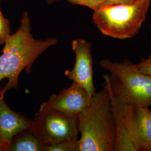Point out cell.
<instances>
[{"label":"cell","mask_w":151,"mask_h":151,"mask_svg":"<svg viewBox=\"0 0 151 151\" xmlns=\"http://www.w3.org/2000/svg\"><path fill=\"white\" fill-rule=\"evenodd\" d=\"M31 29L30 14L25 11L20 19L17 30L11 34L4 44L0 55V81L7 78L8 82L0 90L2 96L9 90L17 88L19 76L22 70L30 73L32 65L38 57L58 43L57 39L55 38L35 39Z\"/></svg>","instance_id":"1"},{"label":"cell","mask_w":151,"mask_h":151,"mask_svg":"<svg viewBox=\"0 0 151 151\" xmlns=\"http://www.w3.org/2000/svg\"><path fill=\"white\" fill-rule=\"evenodd\" d=\"M79 151H115L116 128L107 90L95 92L78 116Z\"/></svg>","instance_id":"2"},{"label":"cell","mask_w":151,"mask_h":151,"mask_svg":"<svg viewBox=\"0 0 151 151\" xmlns=\"http://www.w3.org/2000/svg\"><path fill=\"white\" fill-rule=\"evenodd\" d=\"M100 66L109 73L103 76V87L116 100L135 107L151 106V75L139 70L128 59L122 62L104 58Z\"/></svg>","instance_id":"3"},{"label":"cell","mask_w":151,"mask_h":151,"mask_svg":"<svg viewBox=\"0 0 151 151\" xmlns=\"http://www.w3.org/2000/svg\"><path fill=\"white\" fill-rule=\"evenodd\" d=\"M151 0L101 7L93 11L92 22L103 35L117 39L133 38L147 20Z\"/></svg>","instance_id":"4"},{"label":"cell","mask_w":151,"mask_h":151,"mask_svg":"<svg viewBox=\"0 0 151 151\" xmlns=\"http://www.w3.org/2000/svg\"><path fill=\"white\" fill-rule=\"evenodd\" d=\"M32 129L44 146L78 139V116L40 110L32 120Z\"/></svg>","instance_id":"5"},{"label":"cell","mask_w":151,"mask_h":151,"mask_svg":"<svg viewBox=\"0 0 151 151\" xmlns=\"http://www.w3.org/2000/svg\"><path fill=\"white\" fill-rule=\"evenodd\" d=\"M109 95L116 128L115 151H139L136 133V107L121 103Z\"/></svg>","instance_id":"6"},{"label":"cell","mask_w":151,"mask_h":151,"mask_svg":"<svg viewBox=\"0 0 151 151\" xmlns=\"http://www.w3.org/2000/svg\"><path fill=\"white\" fill-rule=\"evenodd\" d=\"M92 48V44L85 39L73 40L72 49L75 54V63L72 70L65 72V75L83 87L91 98L96 92L93 78Z\"/></svg>","instance_id":"7"},{"label":"cell","mask_w":151,"mask_h":151,"mask_svg":"<svg viewBox=\"0 0 151 151\" xmlns=\"http://www.w3.org/2000/svg\"><path fill=\"white\" fill-rule=\"evenodd\" d=\"M91 97L82 87L73 82L70 86L52 94L40 105V110L57 111L78 116L87 107Z\"/></svg>","instance_id":"8"},{"label":"cell","mask_w":151,"mask_h":151,"mask_svg":"<svg viewBox=\"0 0 151 151\" xmlns=\"http://www.w3.org/2000/svg\"><path fill=\"white\" fill-rule=\"evenodd\" d=\"M4 97L0 93V151H6L13 138L22 130L31 128L32 124L27 116L12 110Z\"/></svg>","instance_id":"9"},{"label":"cell","mask_w":151,"mask_h":151,"mask_svg":"<svg viewBox=\"0 0 151 151\" xmlns=\"http://www.w3.org/2000/svg\"><path fill=\"white\" fill-rule=\"evenodd\" d=\"M44 145L32 128L24 130L13 138L6 151H43Z\"/></svg>","instance_id":"10"},{"label":"cell","mask_w":151,"mask_h":151,"mask_svg":"<svg viewBox=\"0 0 151 151\" xmlns=\"http://www.w3.org/2000/svg\"><path fill=\"white\" fill-rule=\"evenodd\" d=\"M136 133L139 151L151 143V110L150 108L136 107Z\"/></svg>","instance_id":"11"},{"label":"cell","mask_w":151,"mask_h":151,"mask_svg":"<svg viewBox=\"0 0 151 151\" xmlns=\"http://www.w3.org/2000/svg\"><path fill=\"white\" fill-rule=\"evenodd\" d=\"M74 5L84 6L92 11L108 6L132 2L135 0H65Z\"/></svg>","instance_id":"12"},{"label":"cell","mask_w":151,"mask_h":151,"mask_svg":"<svg viewBox=\"0 0 151 151\" xmlns=\"http://www.w3.org/2000/svg\"><path fill=\"white\" fill-rule=\"evenodd\" d=\"M43 151H79L78 140L44 146Z\"/></svg>","instance_id":"13"},{"label":"cell","mask_w":151,"mask_h":151,"mask_svg":"<svg viewBox=\"0 0 151 151\" xmlns=\"http://www.w3.org/2000/svg\"><path fill=\"white\" fill-rule=\"evenodd\" d=\"M11 34V27L9 20L4 16L0 6V45L5 43L7 38Z\"/></svg>","instance_id":"14"},{"label":"cell","mask_w":151,"mask_h":151,"mask_svg":"<svg viewBox=\"0 0 151 151\" xmlns=\"http://www.w3.org/2000/svg\"><path fill=\"white\" fill-rule=\"evenodd\" d=\"M139 70L151 75V57L142 58L138 64H136Z\"/></svg>","instance_id":"15"},{"label":"cell","mask_w":151,"mask_h":151,"mask_svg":"<svg viewBox=\"0 0 151 151\" xmlns=\"http://www.w3.org/2000/svg\"><path fill=\"white\" fill-rule=\"evenodd\" d=\"M140 151H151V143L142 147Z\"/></svg>","instance_id":"16"},{"label":"cell","mask_w":151,"mask_h":151,"mask_svg":"<svg viewBox=\"0 0 151 151\" xmlns=\"http://www.w3.org/2000/svg\"><path fill=\"white\" fill-rule=\"evenodd\" d=\"M60 1H62V0H46V2L47 3L48 5H53L56 2H58Z\"/></svg>","instance_id":"17"},{"label":"cell","mask_w":151,"mask_h":151,"mask_svg":"<svg viewBox=\"0 0 151 151\" xmlns=\"http://www.w3.org/2000/svg\"><path fill=\"white\" fill-rule=\"evenodd\" d=\"M148 57H151V52H150V53L149 54V55H148Z\"/></svg>","instance_id":"18"},{"label":"cell","mask_w":151,"mask_h":151,"mask_svg":"<svg viewBox=\"0 0 151 151\" xmlns=\"http://www.w3.org/2000/svg\"><path fill=\"white\" fill-rule=\"evenodd\" d=\"M6 1H11V0H6Z\"/></svg>","instance_id":"19"}]
</instances>
